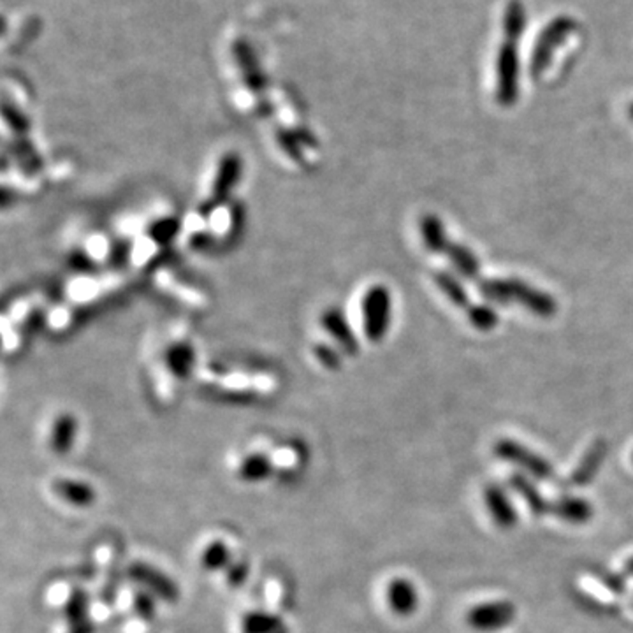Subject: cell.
Listing matches in <instances>:
<instances>
[{"label":"cell","mask_w":633,"mask_h":633,"mask_svg":"<svg viewBox=\"0 0 633 633\" xmlns=\"http://www.w3.org/2000/svg\"><path fill=\"white\" fill-rule=\"evenodd\" d=\"M511 485L518 494H521V498L527 502L529 511L535 516H542L549 512V503L544 500V496L538 493V489L533 485L529 478L519 474L511 475Z\"/></svg>","instance_id":"4dcf8cb0"},{"label":"cell","mask_w":633,"mask_h":633,"mask_svg":"<svg viewBox=\"0 0 633 633\" xmlns=\"http://www.w3.org/2000/svg\"><path fill=\"white\" fill-rule=\"evenodd\" d=\"M90 605H92V598L89 595V591L81 589V587H74L69 593V598L65 600L63 605V616L69 627L80 625L87 620H90Z\"/></svg>","instance_id":"f546056e"},{"label":"cell","mask_w":633,"mask_h":633,"mask_svg":"<svg viewBox=\"0 0 633 633\" xmlns=\"http://www.w3.org/2000/svg\"><path fill=\"white\" fill-rule=\"evenodd\" d=\"M433 280L436 283V287L445 294V298L458 308L461 310H468L472 307L470 303V296H468V291L465 289L463 282H460L458 276H454L452 273L449 271H436L433 274Z\"/></svg>","instance_id":"4316f807"},{"label":"cell","mask_w":633,"mask_h":633,"mask_svg":"<svg viewBox=\"0 0 633 633\" xmlns=\"http://www.w3.org/2000/svg\"><path fill=\"white\" fill-rule=\"evenodd\" d=\"M516 607L512 602H487L482 605H477L468 612V623L474 627L475 630L489 632V630H500L507 625H511L516 620Z\"/></svg>","instance_id":"e0dca14e"},{"label":"cell","mask_w":633,"mask_h":633,"mask_svg":"<svg viewBox=\"0 0 633 633\" xmlns=\"http://www.w3.org/2000/svg\"><path fill=\"white\" fill-rule=\"evenodd\" d=\"M48 303L43 296L27 292L11 298L2 314V333H4V352L9 356L20 354L38 329L45 327V316Z\"/></svg>","instance_id":"9c48e42d"},{"label":"cell","mask_w":633,"mask_h":633,"mask_svg":"<svg viewBox=\"0 0 633 633\" xmlns=\"http://www.w3.org/2000/svg\"><path fill=\"white\" fill-rule=\"evenodd\" d=\"M78 419L72 414L62 412L52 422L50 427V449L58 456H65L72 451L78 438Z\"/></svg>","instance_id":"44dd1931"},{"label":"cell","mask_w":633,"mask_h":633,"mask_svg":"<svg viewBox=\"0 0 633 633\" xmlns=\"http://www.w3.org/2000/svg\"><path fill=\"white\" fill-rule=\"evenodd\" d=\"M194 382L213 400L250 405L280 382V371L266 363L220 358L201 363Z\"/></svg>","instance_id":"7a4b0ae2"},{"label":"cell","mask_w":633,"mask_h":633,"mask_svg":"<svg viewBox=\"0 0 633 633\" xmlns=\"http://www.w3.org/2000/svg\"><path fill=\"white\" fill-rule=\"evenodd\" d=\"M243 157L234 150H224L213 158L205 173L199 203H224L236 199V190L243 178Z\"/></svg>","instance_id":"4fadbf2b"},{"label":"cell","mask_w":633,"mask_h":633,"mask_svg":"<svg viewBox=\"0 0 633 633\" xmlns=\"http://www.w3.org/2000/svg\"><path fill=\"white\" fill-rule=\"evenodd\" d=\"M132 609L138 620L145 623H152L157 616V596L141 587L132 596Z\"/></svg>","instance_id":"d6a6232c"},{"label":"cell","mask_w":633,"mask_h":633,"mask_svg":"<svg viewBox=\"0 0 633 633\" xmlns=\"http://www.w3.org/2000/svg\"><path fill=\"white\" fill-rule=\"evenodd\" d=\"M570 30H572L570 29V20L563 18V20H558L554 23V27L547 29L542 34V38H540V41L536 45V50L533 52V58H531V76L533 78H538L545 71L554 48L560 45L561 39H565V36Z\"/></svg>","instance_id":"ac0fdd59"},{"label":"cell","mask_w":633,"mask_h":633,"mask_svg":"<svg viewBox=\"0 0 633 633\" xmlns=\"http://www.w3.org/2000/svg\"><path fill=\"white\" fill-rule=\"evenodd\" d=\"M387 603L398 616H410L419 607L416 586L407 579H394L387 586Z\"/></svg>","instance_id":"7402d4cb"},{"label":"cell","mask_w":633,"mask_h":633,"mask_svg":"<svg viewBox=\"0 0 633 633\" xmlns=\"http://www.w3.org/2000/svg\"><path fill=\"white\" fill-rule=\"evenodd\" d=\"M245 211L238 199L224 203H196L183 215L180 241L196 254H211L232 245L243 229Z\"/></svg>","instance_id":"5b68a950"},{"label":"cell","mask_w":633,"mask_h":633,"mask_svg":"<svg viewBox=\"0 0 633 633\" xmlns=\"http://www.w3.org/2000/svg\"><path fill=\"white\" fill-rule=\"evenodd\" d=\"M198 343L183 322H171L156 331L145 345L143 367L154 385L164 384L171 389L196 380L201 365Z\"/></svg>","instance_id":"277c9868"},{"label":"cell","mask_w":633,"mask_h":633,"mask_svg":"<svg viewBox=\"0 0 633 633\" xmlns=\"http://www.w3.org/2000/svg\"><path fill=\"white\" fill-rule=\"evenodd\" d=\"M605 456H607V442L602 440V438L595 440L587 447L586 454L582 456L578 468L567 478L565 487H584V485H587L598 474Z\"/></svg>","instance_id":"d6986e66"},{"label":"cell","mask_w":633,"mask_h":633,"mask_svg":"<svg viewBox=\"0 0 633 633\" xmlns=\"http://www.w3.org/2000/svg\"><path fill=\"white\" fill-rule=\"evenodd\" d=\"M419 234H421L422 245L427 252L431 254H442L449 238L445 234L443 222L436 215H424L419 220Z\"/></svg>","instance_id":"484cf974"},{"label":"cell","mask_w":633,"mask_h":633,"mask_svg":"<svg viewBox=\"0 0 633 633\" xmlns=\"http://www.w3.org/2000/svg\"><path fill=\"white\" fill-rule=\"evenodd\" d=\"M442 256H445L452 267L467 280L474 282L477 283L482 276H480V261L477 259L474 252L467 247V245H461V243H456L452 240L447 241Z\"/></svg>","instance_id":"603a6c76"},{"label":"cell","mask_w":633,"mask_h":633,"mask_svg":"<svg viewBox=\"0 0 633 633\" xmlns=\"http://www.w3.org/2000/svg\"><path fill=\"white\" fill-rule=\"evenodd\" d=\"M392 318V296L382 283H373L359 298V325L363 338L378 345L385 340Z\"/></svg>","instance_id":"5bb4252c"},{"label":"cell","mask_w":633,"mask_h":633,"mask_svg":"<svg viewBox=\"0 0 633 633\" xmlns=\"http://www.w3.org/2000/svg\"><path fill=\"white\" fill-rule=\"evenodd\" d=\"M475 287L482 298L494 305H521L529 314L551 318L558 314V301L519 278H480Z\"/></svg>","instance_id":"7c38bea8"},{"label":"cell","mask_w":633,"mask_h":633,"mask_svg":"<svg viewBox=\"0 0 633 633\" xmlns=\"http://www.w3.org/2000/svg\"><path fill=\"white\" fill-rule=\"evenodd\" d=\"M267 150L287 171L310 173L322 160V145L300 114L271 116Z\"/></svg>","instance_id":"52a82bcc"},{"label":"cell","mask_w":633,"mask_h":633,"mask_svg":"<svg viewBox=\"0 0 633 633\" xmlns=\"http://www.w3.org/2000/svg\"><path fill=\"white\" fill-rule=\"evenodd\" d=\"M241 633H289V629L276 614L252 611L241 620Z\"/></svg>","instance_id":"f1b7e54d"},{"label":"cell","mask_w":633,"mask_h":633,"mask_svg":"<svg viewBox=\"0 0 633 633\" xmlns=\"http://www.w3.org/2000/svg\"><path fill=\"white\" fill-rule=\"evenodd\" d=\"M359 350L361 340L342 308L325 307L316 314L305 345L310 367L336 373L343 368L345 359L356 358Z\"/></svg>","instance_id":"8992f818"},{"label":"cell","mask_w":633,"mask_h":633,"mask_svg":"<svg viewBox=\"0 0 633 633\" xmlns=\"http://www.w3.org/2000/svg\"><path fill=\"white\" fill-rule=\"evenodd\" d=\"M589 574L595 578L596 580H600L611 593L614 595H623L625 589H627V582H625V578L623 576H618L603 567H598V565H593L589 567Z\"/></svg>","instance_id":"e575fe53"},{"label":"cell","mask_w":633,"mask_h":633,"mask_svg":"<svg viewBox=\"0 0 633 633\" xmlns=\"http://www.w3.org/2000/svg\"><path fill=\"white\" fill-rule=\"evenodd\" d=\"M467 316H468V320H470V324L474 325L475 329L484 331V333L493 331L498 325V320H500L496 310L493 307H489V305H472L467 310Z\"/></svg>","instance_id":"836d02e7"},{"label":"cell","mask_w":633,"mask_h":633,"mask_svg":"<svg viewBox=\"0 0 633 633\" xmlns=\"http://www.w3.org/2000/svg\"><path fill=\"white\" fill-rule=\"evenodd\" d=\"M549 512L569 525H586L593 518V507L586 500L574 496H563L549 503Z\"/></svg>","instance_id":"cb8c5ba5"},{"label":"cell","mask_w":633,"mask_h":633,"mask_svg":"<svg viewBox=\"0 0 633 633\" xmlns=\"http://www.w3.org/2000/svg\"><path fill=\"white\" fill-rule=\"evenodd\" d=\"M97 632V625L92 621V620H87L80 625H74V627H69V633H96Z\"/></svg>","instance_id":"74e56055"},{"label":"cell","mask_w":633,"mask_h":633,"mask_svg":"<svg viewBox=\"0 0 633 633\" xmlns=\"http://www.w3.org/2000/svg\"><path fill=\"white\" fill-rule=\"evenodd\" d=\"M116 561H113V567L106 578L105 586L101 587V602L105 605H111L116 602V596H118V589H120V574H118V569H116Z\"/></svg>","instance_id":"d590c367"},{"label":"cell","mask_w":633,"mask_h":633,"mask_svg":"<svg viewBox=\"0 0 633 633\" xmlns=\"http://www.w3.org/2000/svg\"><path fill=\"white\" fill-rule=\"evenodd\" d=\"M53 491L63 502L76 505V507H89L96 502L97 494L96 489L89 482L71 480V478H58L53 482Z\"/></svg>","instance_id":"d4e9b609"},{"label":"cell","mask_w":633,"mask_h":633,"mask_svg":"<svg viewBox=\"0 0 633 633\" xmlns=\"http://www.w3.org/2000/svg\"><path fill=\"white\" fill-rule=\"evenodd\" d=\"M132 282L131 267H113L97 273H74L65 280L58 296L48 303L45 327L55 336L76 329L89 316L107 308L127 292Z\"/></svg>","instance_id":"6da1fadb"},{"label":"cell","mask_w":633,"mask_h":633,"mask_svg":"<svg viewBox=\"0 0 633 633\" xmlns=\"http://www.w3.org/2000/svg\"><path fill=\"white\" fill-rule=\"evenodd\" d=\"M123 225L125 257L132 271H154L165 263L171 247L180 241L183 215L169 207H156L141 211Z\"/></svg>","instance_id":"3957f363"},{"label":"cell","mask_w":633,"mask_h":633,"mask_svg":"<svg viewBox=\"0 0 633 633\" xmlns=\"http://www.w3.org/2000/svg\"><path fill=\"white\" fill-rule=\"evenodd\" d=\"M623 576L633 578V556L627 560V563H625V567H623Z\"/></svg>","instance_id":"f35d334b"},{"label":"cell","mask_w":633,"mask_h":633,"mask_svg":"<svg viewBox=\"0 0 633 633\" xmlns=\"http://www.w3.org/2000/svg\"><path fill=\"white\" fill-rule=\"evenodd\" d=\"M249 565L247 561H232L225 570V580L231 587H241L249 579Z\"/></svg>","instance_id":"8d00e7d4"},{"label":"cell","mask_w":633,"mask_h":633,"mask_svg":"<svg viewBox=\"0 0 633 633\" xmlns=\"http://www.w3.org/2000/svg\"><path fill=\"white\" fill-rule=\"evenodd\" d=\"M273 474H274V463L264 452H252L245 456L238 467V475L245 482H263Z\"/></svg>","instance_id":"83f0119b"},{"label":"cell","mask_w":633,"mask_h":633,"mask_svg":"<svg viewBox=\"0 0 633 633\" xmlns=\"http://www.w3.org/2000/svg\"><path fill=\"white\" fill-rule=\"evenodd\" d=\"M527 14L519 0H512L503 16V45L496 60V99L505 107L518 103L519 97V56L518 45L525 32Z\"/></svg>","instance_id":"ba28073f"},{"label":"cell","mask_w":633,"mask_h":633,"mask_svg":"<svg viewBox=\"0 0 633 633\" xmlns=\"http://www.w3.org/2000/svg\"><path fill=\"white\" fill-rule=\"evenodd\" d=\"M201 563H203V569L208 570V572L227 570V567L232 563L231 561V551H229L227 544L222 542V540L210 542L207 545V549L203 551Z\"/></svg>","instance_id":"1f68e13d"},{"label":"cell","mask_w":633,"mask_h":633,"mask_svg":"<svg viewBox=\"0 0 633 633\" xmlns=\"http://www.w3.org/2000/svg\"><path fill=\"white\" fill-rule=\"evenodd\" d=\"M494 454L505 461H511L525 468L528 474L533 475L538 480H551L554 477V468L547 460L529 451L527 445L516 440H509V438L498 440L494 445Z\"/></svg>","instance_id":"9a60e30c"},{"label":"cell","mask_w":633,"mask_h":633,"mask_svg":"<svg viewBox=\"0 0 633 633\" xmlns=\"http://www.w3.org/2000/svg\"><path fill=\"white\" fill-rule=\"evenodd\" d=\"M632 461H633V456H632Z\"/></svg>","instance_id":"ab89813d"},{"label":"cell","mask_w":633,"mask_h":633,"mask_svg":"<svg viewBox=\"0 0 633 633\" xmlns=\"http://www.w3.org/2000/svg\"><path fill=\"white\" fill-rule=\"evenodd\" d=\"M484 500H485V507H487L493 521L498 527L514 528L518 525V512L500 485H496V484L485 485Z\"/></svg>","instance_id":"ffe728a7"},{"label":"cell","mask_w":633,"mask_h":633,"mask_svg":"<svg viewBox=\"0 0 633 633\" xmlns=\"http://www.w3.org/2000/svg\"><path fill=\"white\" fill-rule=\"evenodd\" d=\"M127 576H129V579L138 582L143 589L156 595L158 600L176 602L180 596L178 584L171 578H167L164 572L150 567L148 563H143V561L131 563L127 567Z\"/></svg>","instance_id":"2e32d148"},{"label":"cell","mask_w":633,"mask_h":633,"mask_svg":"<svg viewBox=\"0 0 633 633\" xmlns=\"http://www.w3.org/2000/svg\"><path fill=\"white\" fill-rule=\"evenodd\" d=\"M118 241L105 229L94 225L74 232L65 245V259L74 273H97L118 267Z\"/></svg>","instance_id":"8fae6325"},{"label":"cell","mask_w":633,"mask_h":633,"mask_svg":"<svg viewBox=\"0 0 633 633\" xmlns=\"http://www.w3.org/2000/svg\"><path fill=\"white\" fill-rule=\"evenodd\" d=\"M154 285L160 296L189 314L199 316L211 308L210 289L178 264L162 263L154 271Z\"/></svg>","instance_id":"30bf717a"}]
</instances>
